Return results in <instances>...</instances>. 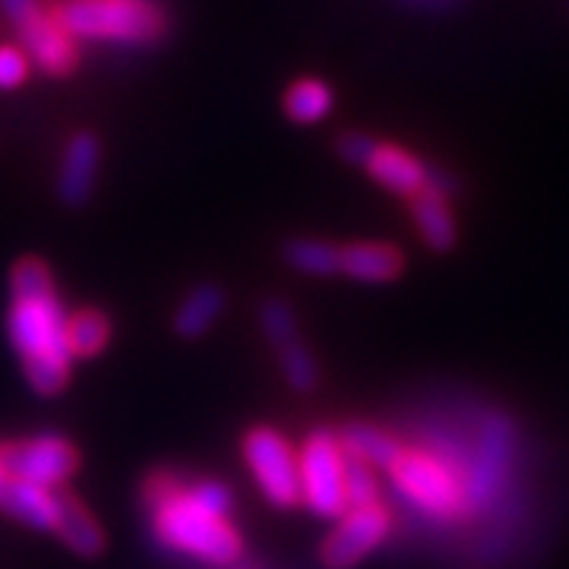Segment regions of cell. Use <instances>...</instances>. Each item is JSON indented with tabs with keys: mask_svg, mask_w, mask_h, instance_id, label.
I'll use <instances>...</instances> for the list:
<instances>
[{
	"mask_svg": "<svg viewBox=\"0 0 569 569\" xmlns=\"http://www.w3.org/2000/svg\"><path fill=\"white\" fill-rule=\"evenodd\" d=\"M142 507L162 548L228 569L244 557V538L231 526L234 497L222 481L187 485L174 471H152L142 481Z\"/></svg>",
	"mask_w": 569,
	"mask_h": 569,
	"instance_id": "cell-1",
	"label": "cell"
},
{
	"mask_svg": "<svg viewBox=\"0 0 569 569\" xmlns=\"http://www.w3.org/2000/svg\"><path fill=\"white\" fill-rule=\"evenodd\" d=\"M13 305L7 313V336L20 355L22 373L39 396H58L70 380L73 355L67 346V310L54 291L48 266L29 257L10 276Z\"/></svg>",
	"mask_w": 569,
	"mask_h": 569,
	"instance_id": "cell-2",
	"label": "cell"
},
{
	"mask_svg": "<svg viewBox=\"0 0 569 569\" xmlns=\"http://www.w3.org/2000/svg\"><path fill=\"white\" fill-rule=\"evenodd\" d=\"M58 22L77 39L127 44H149L164 32L162 10L149 0H70L61 7Z\"/></svg>",
	"mask_w": 569,
	"mask_h": 569,
	"instance_id": "cell-3",
	"label": "cell"
},
{
	"mask_svg": "<svg viewBox=\"0 0 569 569\" xmlns=\"http://www.w3.org/2000/svg\"><path fill=\"white\" fill-rule=\"evenodd\" d=\"M346 449L339 433L317 427L298 452L301 468V503L320 519H339L348 512L346 500Z\"/></svg>",
	"mask_w": 569,
	"mask_h": 569,
	"instance_id": "cell-4",
	"label": "cell"
},
{
	"mask_svg": "<svg viewBox=\"0 0 569 569\" xmlns=\"http://www.w3.org/2000/svg\"><path fill=\"white\" fill-rule=\"evenodd\" d=\"M244 462L266 497L276 509H295L301 503V468L298 452L276 427H250L244 433Z\"/></svg>",
	"mask_w": 569,
	"mask_h": 569,
	"instance_id": "cell-5",
	"label": "cell"
},
{
	"mask_svg": "<svg viewBox=\"0 0 569 569\" xmlns=\"http://www.w3.org/2000/svg\"><path fill=\"white\" fill-rule=\"evenodd\" d=\"M3 471L17 481H29L48 490H63V485L77 475L80 452L63 433H32L26 440L0 443Z\"/></svg>",
	"mask_w": 569,
	"mask_h": 569,
	"instance_id": "cell-6",
	"label": "cell"
},
{
	"mask_svg": "<svg viewBox=\"0 0 569 569\" xmlns=\"http://www.w3.org/2000/svg\"><path fill=\"white\" fill-rule=\"evenodd\" d=\"M389 478L396 490L406 497L408 503L437 516V519H452L459 512V485L449 475V468H443L437 459H430L427 452H411L406 449L402 459L389 468Z\"/></svg>",
	"mask_w": 569,
	"mask_h": 569,
	"instance_id": "cell-7",
	"label": "cell"
},
{
	"mask_svg": "<svg viewBox=\"0 0 569 569\" xmlns=\"http://www.w3.org/2000/svg\"><path fill=\"white\" fill-rule=\"evenodd\" d=\"M389 535V512L380 503L365 509H348L339 516L336 529L320 548V563L326 569H355L361 560H367L373 550L387 541Z\"/></svg>",
	"mask_w": 569,
	"mask_h": 569,
	"instance_id": "cell-8",
	"label": "cell"
},
{
	"mask_svg": "<svg viewBox=\"0 0 569 569\" xmlns=\"http://www.w3.org/2000/svg\"><path fill=\"white\" fill-rule=\"evenodd\" d=\"M99 140L92 133H77L61 159V174H58V197L63 206L80 209L89 203L96 174H99Z\"/></svg>",
	"mask_w": 569,
	"mask_h": 569,
	"instance_id": "cell-9",
	"label": "cell"
},
{
	"mask_svg": "<svg viewBox=\"0 0 569 569\" xmlns=\"http://www.w3.org/2000/svg\"><path fill=\"white\" fill-rule=\"evenodd\" d=\"M20 39L26 41V51L32 63H39L44 73L51 77H63L70 73V67L77 61L73 54V41L63 32V26L58 20H48L44 13L32 17L29 22L20 26Z\"/></svg>",
	"mask_w": 569,
	"mask_h": 569,
	"instance_id": "cell-10",
	"label": "cell"
},
{
	"mask_svg": "<svg viewBox=\"0 0 569 569\" xmlns=\"http://www.w3.org/2000/svg\"><path fill=\"white\" fill-rule=\"evenodd\" d=\"M367 171H370L373 181L383 183L387 190L411 200V197H418V193L425 190L427 171H430V168H427L418 156L406 152V149L380 142L377 152H373L370 162H367Z\"/></svg>",
	"mask_w": 569,
	"mask_h": 569,
	"instance_id": "cell-11",
	"label": "cell"
},
{
	"mask_svg": "<svg viewBox=\"0 0 569 569\" xmlns=\"http://www.w3.org/2000/svg\"><path fill=\"white\" fill-rule=\"evenodd\" d=\"M0 509L7 516H13L17 522L39 531H54V519H58V490L39 488L29 481H17L10 478L7 488L0 493Z\"/></svg>",
	"mask_w": 569,
	"mask_h": 569,
	"instance_id": "cell-12",
	"label": "cell"
},
{
	"mask_svg": "<svg viewBox=\"0 0 569 569\" xmlns=\"http://www.w3.org/2000/svg\"><path fill=\"white\" fill-rule=\"evenodd\" d=\"M54 531L67 548L80 557H99L104 550V531L96 522V516L82 507L80 500L67 490H58V519Z\"/></svg>",
	"mask_w": 569,
	"mask_h": 569,
	"instance_id": "cell-13",
	"label": "cell"
},
{
	"mask_svg": "<svg viewBox=\"0 0 569 569\" xmlns=\"http://www.w3.org/2000/svg\"><path fill=\"white\" fill-rule=\"evenodd\" d=\"M224 313V291L219 284L203 282L197 288L187 291L178 310H174V320H171V329L181 336V339H200L206 336L212 326L219 323V317Z\"/></svg>",
	"mask_w": 569,
	"mask_h": 569,
	"instance_id": "cell-14",
	"label": "cell"
},
{
	"mask_svg": "<svg viewBox=\"0 0 569 569\" xmlns=\"http://www.w3.org/2000/svg\"><path fill=\"white\" fill-rule=\"evenodd\" d=\"M402 253L389 244L342 247V272L355 282L387 284L402 276Z\"/></svg>",
	"mask_w": 569,
	"mask_h": 569,
	"instance_id": "cell-15",
	"label": "cell"
},
{
	"mask_svg": "<svg viewBox=\"0 0 569 569\" xmlns=\"http://www.w3.org/2000/svg\"><path fill=\"white\" fill-rule=\"evenodd\" d=\"M411 216H415V228H418L421 241L433 253H449L456 247L459 228L449 212V200L430 193V190H421L418 197H411Z\"/></svg>",
	"mask_w": 569,
	"mask_h": 569,
	"instance_id": "cell-16",
	"label": "cell"
},
{
	"mask_svg": "<svg viewBox=\"0 0 569 569\" xmlns=\"http://www.w3.org/2000/svg\"><path fill=\"white\" fill-rule=\"evenodd\" d=\"M339 443L346 449V456L358 459V462H367L370 468H392L402 452H406V443H399L392 433L380 430L373 425H348L342 433H339Z\"/></svg>",
	"mask_w": 569,
	"mask_h": 569,
	"instance_id": "cell-17",
	"label": "cell"
},
{
	"mask_svg": "<svg viewBox=\"0 0 569 569\" xmlns=\"http://www.w3.org/2000/svg\"><path fill=\"white\" fill-rule=\"evenodd\" d=\"M111 342V320L96 307H82L67 317V346L73 358H96Z\"/></svg>",
	"mask_w": 569,
	"mask_h": 569,
	"instance_id": "cell-18",
	"label": "cell"
},
{
	"mask_svg": "<svg viewBox=\"0 0 569 569\" xmlns=\"http://www.w3.org/2000/svg\"><path fill=\"white\" fill-rule=\"evenodd\" d=\"M284 263L291 266L301 276H313V279H326L342 272V247L326 244L317 238H295L284 244Z\"/></svg>",
	"mask_w": 569,
	"mask_h": 569,
	"instance_id": "cell-19",
	"label": "cell"
},
{
	"mask_svg": "<svg viewBox=\"0 0 569 569\" xmlns=\"http://www.w3.org/2000/svg\"><path fill=\"white\" fill-rule=\"evenodd\" d=\"M332 108V89L320 80L295 82L284 96V111L295 123L323 121Z\"/></svg>",
	"mask_w": 569,
	"mask_h": 569,
	"instance_id": "cell-20",
	"label": "cell"
},
{
	"mask_svg": "<svg viewBox=\"0 0 569 569\" xmlns=\"http://www.w3.org/2000/svg\"><path fill=\"white\" fill-rule=\"evenodd\" d=\"M276 355H279V370H282L284 383L295 392H313L320 387V365L301 339L279 348Z\"/></svg>",
	"mask_w": 569,
	"mask_h": 569,
	"instance_id": "cell-21",
	"label": "cell"
},
{
	"mask_svg": "<svg viewBox=\"0 0 569 569\" xmlns=\"http://www.w3.org/2000/svg\"><path fill=\"white\" fill-rule=\"evenodd\" d=\"M257 317H260V329H263L266 342L276 348V351L301 339L295 307L288 305L284 298H266L263 305H260V313H257Z\"/></svg>",
	"mask_w": 569,
	"mask_h": 569,
	"instance_id": "cell-22",
	"label": "cell"
},
{
	"mask_svg": "<svg viewBox=\"0 0 569 569\" xmlns=\"http://www.w3.org/2000/svg\"><path fill=\"white\" fill-rule=\"evenodd\" d=\"M346 500L348 509H365L380 503V481H377V471L367 466V462L351 459V456H348L346 462Z\"/></svg>",
	"mask_w": 569,
	"mask_h": 569,
	"instance_id": "cell-23",
	"label": "cell"
},
{
	"mask_svg": "<svg viewBox=\"0 0 569 569\" xmlns=\"http://www.w3.org/2000/svg\"><path fill=\"white\" fill-rule=\"evenodd\" d=\"M377 146H380V142L373 140V137H367V133H346V137L339 140V156H342L348 164L367 168L370 156L377 152Z\"/></svg>",
	"mask_w": 569,
	"mask_h": 569,
	"instance_id": "cell-24",
	"label": "cell"
},
{
	"mask_svg": "<svg viewBox=\"0 0 569 569\" xmlns=\"http://www.w3.org/2000/svg\"><path fill=\"white\" fill-rule=\"evenodd\" d=\"M29 73V63L17 48H0V89H13L20 86Z\"/></svg>",
	"mask_w": 569,
	"mask_h": 569,
	"instance_id": "cell-25",
	"label": "cell"
},
{
	"mask_svg": "<svg viewBox=\"0 0 569 569\" xmlns=\"http://www.w3.org/2000/svg\"><path fill=\"white\" fill-rule=\"evenodd\" d=\"M425 190L437 193V197H443V200H452V197L459 193V181H456V174H449V171H443V168H430V171H427Z\"/></svg>",
	"mask_w": 569,
	"mask_h": 569,
	"instance_id": "cell-26",
	"label": "cell"
},
{
	"mask_svg": "<svg viewBox=\"0 0 569 569\" xmlns=\"http://www.w3.org/2000/svg\"><path fill=\"white\" fill-rule=\"evenodd\" d=\"M0 10L7 13V20L20 29L22 22H29L32 17H39V3L36 0H0Z\"/></svg>",
	"mask_w": 569,
	"mask_h": 569,
	"instance_id": "cell-27",
	"label": "cell"
},
{
	"mask_svg": "<svg viewBox=\"0 0 569 569\" xmlns=\"http://www.w3.org/2000/svg\"><path fill=\"white\" fill-rule=\"evenodd\" d=\"M7 481H10V475L3 471V462H0V493H3V488H7Z\"/></svg>",
	"mask_w": 569,
	"mask_h": 569,
	"instance_id": "cell-28",
	"label": "cell"
}]
</instances>
